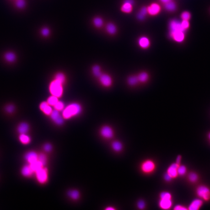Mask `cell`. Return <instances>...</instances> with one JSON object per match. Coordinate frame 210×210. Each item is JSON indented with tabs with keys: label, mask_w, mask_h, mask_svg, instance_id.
Masks as SVG:
<instances>
[{
	"label": "cell",
	"mask_w": 210,
	"mask_h": 210,
	"mask_svg": "<svg viewBox=\"0 0 210 210\" xmlns=\"http://www.w3.org/2000/svg\"><path fill=\"white\" fill-rule=\"evenodd\" d=\"M161 2H162V3L165 4L167 3V2H170V1H171L172 0H159Z\"/></svg>",
	"instance_id": "cell-50"
},
{
	"label": "cell",
	"mask_w": 210,
	"mask_h": 210,
	"mask_svg": "<svg viewBox=\"0 0 210 210\" xmlns=\"http://www.w3.org/2000/svg\"><path fill=\"white\" fill-rule=\"evenodd\" d=\"M147 9L148 14L153 16L159 14L161 11L160 6L158 4L155 3L150 5Z\"/></svg>",
	"instance_id": "cell-9"
},
{
	"label": "cell",
	"mask_w": 210,
	"mask_h": 210,
	"mask_svg": "<svg viewBox=\"0 0 210 210\" xmlns=\"http://www.w3.org/2000/svg\"><path fill=\"white\" fill-rule=\"evenodd\" d=\"M51 149H52V147H51V145L49 144H47L44 146V149L46 152H50L51 150Z\"/></svg>",
	"instance_id": "cell-46"
},
{
	"label": "cell",
	"mask_w": 210,
	"mask_h": 210,
	"mask_svg": "<svg viewBox=\"0 0 210 210\" xmlns=\"http://www.w3.org/2000/svg\"><path fill=\"white\" fill-rule=\"evenodd\" d=\"M113 149L116 152H120L122 149V145L121 142L118 141H115L112 144Z\"/></svg>",
	"instance_id": "cell-33"
},
{
	"label": "cell",
	"mask_w": 210,
	"mask_h": 210,
	"mask_svg": "<svg viewBox=\"0 0 210 210\" xmlns=\"http://www.w3.org/2000/svg\"><path fill=\"white\" fill-rule=\"evenodd\" d=\"M53 107L55 109L60 112L64 110L65 107V105L63 102L58 100V101Z\"/></svg>",
	"instance_id": "cell-35"
},
{
	"label": "cell",
	"mask_w": 210,
	"mask_h": 210,
	"mask_svg": "<svg viewBox=\"0 0 210 210\" xmlns=\"http://www.w3.org/2000/svg\"><path fill=\"white\" fill-rule=\"evenodd\" d=\"M137 206L139 209H143L145 207V203L143 201L141 200V201H138V202H137Z\"/></svg>",
	"instance_id": "cell-44"
},
{
	"label": "cell",
	"mask_w": 210,
	"mask_h": 210,
	"mask_svg": "<svg viewBox=\"0 0 210 210\" xmlns=\"http://www.w3.org/2000/svg\"><path fill=\"white\" fill-rule=\"evenodd\" d=\"M196 193L201 199L208 201L210 199V189L206 185H201L197 188Z\"/></svg>",
	"instance_id": "cell-3"
},
{
	"label": "cell",
	"mask_w": 210,
	"mask_h": 210,
	"mask_svg": "<svg viewBox=\"0 0 210 210\" xmlns=\"http://www.w3.org/2000/svg\"><path fill=\"white\" fill-rule=\"evenodd\" d=\"M172 179V178L169 175L168 173H166L164 175V179H165V180L167 181H169L171 180V179Z\"/></svg>",
	"instance_id": "cell-48"
},
{
	"label": "cell",
	"mask_w": 210,
	"mask_h": 210,
	"mask_svg": "<svg viewBox=\"0 0 210 210\" xmlns=\"http://www.w3.org/2000/svg\"><path fill=\"white\" fill-rule=\"evenodd\" d=\"M107 32L110 35H113L116 33L117 28L115 25L113 23H109L106 27Z\"/></svg>",
	"instance_id": "cell-23"
},
{
	"label": "cell",
	"mask_w": 210,
	"mask_h": 210,
	"mask_svg": "<svg viewBox=\"0 0 210 210\" xmlns=\"http://www.w3.org/2000/svg\"><path fill=\"white\" fill-rule=\"evenodd\" d=\"M165 8L167 11L169 12H174L176 9L177 6L176 4L171 1L165 4Z\"/></svg>",
	"instance_id": "cell-24"
},
{
	"label": "cell",
	"mask_w": 210,
	"mask_h": 210,
	"mask_svg": "<svg viewBox=\"0 0 210 210\" xmlns=\"http://www.w3.org/2000/svg\"><path fill=\"white\" fill-rule=\"evenodd\" d=\"M138 80L141 83H144L148 80V75L146 72H142L139 74V75L137 76Z\"/></svg>",
	"instance_id": "cell-30"
},
{
	"label": "cell",
	"mask_w": 210,
	"mask_h": 210,
	"mask_svg": "<svg viewBox=\"0 0 210 210\" xmlns=\"http://www.w3.org/2000/svg\"><path fill=\"white\" fill-rule=\"evenodd\" d=\"M49 89L51 95L61 98L64 93L63 84L54 79L50 83Z\"/></svg>",
	"instance_id": "cell-2"
},
{
	"label": "cell",
	"mask_w": 210,
	"mask_h": 210,
	"mask_svg": "<svg viewBox=\"0 0 210 210\" xmlns=\"http://www.w3.org/2000/svg\"><path fill=\"white\" fill-rule=\"evenodd\" d=\"M58 98L55 96L51 95L48 98L46 102H47L49 105L51 106H54L58 101Z\"/></svg>",
	"instance_id": "cell-28"
},
{
	"label": "cell",
	"mask_w": 210,
	"mask_h": 210,
	"mask_svg": "<svg viewBox=\"0 0 210 210\" xmlns=\"http://www.w3.org/2000/svg\"><path fill=\"white\" fill-rule=\"evenodd\" d=\"M19 141L23 145H27L31 141L30 137L27 134H20L19 137Z\"/></svg>",
	"instance_id": "cell-21"
},
{
	"label": "cell",
	"mask_w": 210,
	"mask_h": 210,
	"mask_svg": "<svg viewBox=\"0 0 210 210\" xmlns=\"http://www.w3.org/2000/svg\"><path fill=\"white\" fill-rule=\"evenodd\" d=\"M188 179L191 183L196 182L198 179V175L195 172L190 173L188 175Z\"/></svg>",
	"instance_id": "cell-36"
},
{
	"label": "cell",
	"mask_w": 210,
	"mask_h": 210,
	"mask_svg": "<svg viewBox=\"0 0 210 210\" xmlns=\"http://www.w3.org/2000/svg\"><path fill=\"white\" fill-rule=\"evenodd\" d=\"M69 196L73 199L76 200L79 197V193L76 190H72L69 192Z\"/></svg>",
	"instance_id": "cell-39"
},
{
	"label": "cell",
	"mask_w": 210,
	"mask_h": 210,
	"mask_svg": "<svg viewBox=\"0 0 210 210\" xmlns=\"http://www.w3.org/2000/svg\"><path fill=\"white\" fill-rule=\"evenodd\" d=\"M179 165V164L176 163H173L168 168L167 170V173H168L172 178H176L178 175V168Z\"/></svg>",
	"instance_id": "cell-14"
},
{
	"label": "cell",
	"mask_w": 210,
	"mask_h": 210,
	"mask_svg": "<svg viewBox=\"0 0 210 210\" xmlns=\"http://www.w3.org/2000/svg\"><path fill=\"white\" fill-rule=\"evenodd\" d=\"M92 71L93 74L95 77L99 78L102 74L101 68L99 65H96L93 66L92 69Z\"/></svg>",
	"instance_id": "cell-27"
},
{
	"label": "cell",
	"mask_w": 210,
	"mask_h": 210,
	"mask_svg": "<svg viewBox=\"0 0 210 210\" xmlns=\"http://www.w3.org/2000/svg\"><path fill=\"white\" fill-rule=\"evenodd\" d=\"M35 173L37 179L39 183L43 184L46 182L48 179L47 170L46 169L43 167Z\"/></svg>",
	"instance_id": "cell-5"
},
{
	"label": "cell",
	"mask_w": 210,
	"mask_h": 210,
	"mask_svg": "<svg viewBox=\"0 0 210 210\" xmlns=\"http://www.w3.org/2000/svg\"><path fill=\"white\" fill-rule=\"evenodd\" d=\"M25 158L29 164L37 161L38 159V155L35 152L31 151L27 152L25 156Z\"/></svg>",
	"instance_id": "cell-12"
},
{
	"label": "cell",
	"mask_w": 210,
	"mask_h": 210,
	"mask_svg": "<svg viewBox=\"0 0 210 210\" xmlns=\"http://www.w3.org/2000/svg\"><path fill=\"white\" fill-rule=\"evenodd\" d=\"M185 32L179 31L170 32V35L174 41L178 43H181L185 39Z\"/></svg>",
	"instance_id": "cell-8"
},
{
	"label": "cell",
	"mask_w": 210,
	"mask_h": 210,
	"mask_svg": "<svg viewBox=\"0 0 210 210\" xmlns=\"http://www.w3.org/2000/svg\"><path fill=\"white\" fill-rule=\"evenodd\" d=\"M93 23L94 26L97 28H101L104 24L103 19L100 17H95L93 19Z\"/></svg>",
	"instance_id": "cell-25"
},
{
	"label": "cell",
	"mask_w": 210,
	"mask_h": 210,
	"mask_svg": "<svg viewBox=\"0 0 210 210\" xmlns=\"http://www.w3.org/2000/svg\"><path fill=\"white\" fill-rule=\"evenodd\" d=\"M133 0H125L121 7V11L125 13H130L132 12Z\"/></svg>",
	"instance_id": "cell-11"
},
{
	"label": "cell",
	"mask_w": 210,
	"mask_h": 210,
	"mask_svg": "<svg viewBox=\"0 0 210 210\" xmlns=\"http://www.w3.org/2000/svg\"><path fill=\"white\" fill-rule=\"evenodd\" d=\"M82 110L80 104L76 102L72 103L65 107L62 111V116L64 119L68 120L78 116L82 112Z\"/></svg>",
	"instance_id": "cell-1"
},
{
	"label": "cell",
	"mask_w": 210,
	"mask_h": 210,
	"mask_svg": "<svg viewBox=\"0 0 210 210\" xmlns=\"http://www.w3.org/2000/svg\"><path fill=\"white\" fill-rule=\"evenodd\" d=\"M29 127L27 123H22L18 126V132L20 134H26L29 131Z\"/></svg>",
	"instance_id": "cell-20"
},
{
	"label": "cell",
	"mask_w": 210,
	"mask_h": 210,
	"mask_svg": "<svg viewBox=\"0 0 210 210\" xmlns=\"http://www.w3.org/2000/svg\"><path fill=\"white\" fill-rule=\"evenodd\" d=\"M106 210H115V209L113 208V207H108V208L106 209Z\"/></svg>",
	"instance_id": "cell-51"
},
{
	"label": "cell",
	"mask_w": 210,
	"mask_h": 210,
	"mask_svg": "<svg viewBox=\"0 0 210 210\" xmlns=\"http://www.w3.org/2000/svg\"><path fill=\"white\" fill-rule=\"evenodd\" d=\"M55 79L57 80L62 84H64L66 80V76L62 72H58L55 76Z\"/></svg>",
	"instance_id": "cell-32"
},
{
	"label": "cell",
	"mask_w": 210,
	"mask_h": 210,
	"mask_svg": "<svg viewBox=\"0 0 210 210\" xmlns=\"http://www.w3.org/2000/svg\"><path fill=\"white\" fill-rule=\"evenodd\" d=\"M181 157L180 155L178 156L176 159V163L179 165L181 161Z\"/></svg>",
	"instance_id": "cell-49"
},
{
	"label": "cell",
	"mask_w": 210,
	"mask_h": 210,
	"mask_svg": "<svg viewBox=\"0 0 210 210\" xmlns=\"http://www.w3.org/2000/svg\"><path fill=\"white\" fill-rule=\"evenodd\" d=\"M159 207L163 209L167 210L171 208L172 205L171 199H161L159 203Z\"/></svg>",
	"instance_id": "cell-17"
},
{
	"label": "cell",
	"mask_w": 210,
	"mask_h": 210,
	"mask_svg": "<svg viewBox=\"0 0 210 210\" xmlns=\"http://www.w3.org/2000/svg\"><path fill=\"white\" fill-rule=\"evenodd\" d=\"M138 44L140 47L143 49H147L150 45V41L146 37L142 36L139 39Z\"/></svg>",
	"instance_id": "cell-18"
},
{
	"label": "cell",
	"mask_w": 210,
	"mask_h": 210,
	"mask_svg": "<svg viewBox=\"0 0 210 210\" xmlns=\"http://www.w3.org/2000/svg\"><path fill=\"white\" fill-rule=\"evenodd\" d=\"M102 136L105 138L110 139L113 136V131L110 126H105L102 128L101 131Z\"/></svg>",
	"instance_id": "cell-15"
},
{
	"label": "cell",
	"mask_w": 210,
	"mask_h": 210,
	"mask_svg": "<svg viewBox=\"0 0 210 210\" xmlns=\"http://www.w3.org/2000/svg\"><path fill=\"white\" fill-rule=\"evenodd\" d=\"M148 13L147 9L146 7H143L140 10L139 13L137 15V17L140 20H143Z\"/></svg>",
	"instance_id": "cell-31"
},
{
	"label": "cell",
	"mask_w": 210,
	"mask_h": 210,
	"mask_svg": "<svg viewBox=\"0 0 210 210\" xmlns=\"http://www.w3.org/2000/svg\"><path fill=\"white\" fill-rule=\"evenodd\" d=\"M14 6L19 9H23L25 8L27 5L26 0H16L14 1Z\"/></svg>",
	"instance_id": "cell-22"
},
{
	"label": "cell",
	"mask_w": 210,
	"mask_h": 210,
	"mask_svg": "<svg viewBox=\"0 0 210 210\" xmlns=\"http://www.w3.org/2000/svg\"><path fill=\"white\" fill-rule=\"evenodd\" d=\"M38 160L44 166L46 164L47 162V158L46 156L44 154H40L38 155Z\"/></svg>",
	"instance_id": "cell-42"
},
{
	"label": "cell",
	"mask_w": 210,
	"mask_h": 210,
	"mask_svg": "<svg viewBox=\"0 0 210 210\" xmlns=\"http://www.w3.org/2000/svg\"><path fill=\"white\" fill-rule=\"evenodd\" d=\"M203 205V201L201 199L197 198L193 200L188 206L190 210H198Z\"/></svg>",
	"instance_id": "cell-16"
},
{
	"label": "cell",
	"mask_w": 210,
	"mask_h": 210,
	"mask_svg": "<svg viewBox=\"0 0 210 210\" xmlns=\"http://www.w3.org/2000/svg\"><path fill=\"white\" fill-rule=\"evenodd\" d=\"M99 78L100 83L104 87H109L112 84V79L109 75L102 74Z\"/></svg>",
	"instance_id": "cell-10"
},
{
	"label": "cell",
	"mask_w": 210,
	"mask_h": 210,
	"mask_svg": "<svg viewBox=\"0 0 210 210\" xmlns=\"http://www.w3.org/2000/svg\"><path fill=\"white\" fill-rule=\"evenodd\" d=\"M180 23L183 29L185 30L188 29L190 27V24L188 20H183L180 22Z\"/></svg>",
	"instance_id": "cell-43"
},
{
	"label": "cell",
	"mask_w": 210,
	"mask_h": 210,
	"mask_svg": "<svg viewBox=\"0 0 210 210\" xmlns=\"http://www.w3.org/2000/svg\"><path fill=\"white\" fill-rule=\"evenodd\" d=\"M160 197V199H169L172 198V195L169 192L164 191V192H162L161 193Z\"/></svg>",
	"instance_id": "cell-40"
},
{
	"label": "cell",
	"mask_w": 210,
	"mask_h": 210,
	"mask_svg": "<svg viewBox=\"0 0 210 210\" xmlns=\"http://www.w3.org/2000/svg\"><path fill=\"white\" fill-rule=\"evenodd\" d=\"M191 17V14L188 12H184L181 14V18L183 20L189 21Z\"/></svg>",
	"instance_id": "cell-41"
},
{
	"label": "cell",
	"mask_w": 210,
	"mask_h": 210,
	"mask_svg": "<svg viewBox=\"0 0 210 210\" xmlns=\"http://www.w3.org/2000/svg\"><path fill=\"white\" fill-rule=\"evenodd\" d=\"M14 107L12 105H9L7 106L6 108V110L8 113H12V112L14 110Z\"/></svg>",
	"instance_id": "cell-47"
},
{
	"label": "cell",
	"mask_w": 210,
	"mask_h": 210,
	"mask_svg": "<svg viewBox=\"0 0 210 210\" xmlns=\"http://www.w3.org/2000/svg\"><path fill=\"white\" fill-rule=\"evenodd\" d=\"M155 168V163L153 161L147 159L144 161L141 165V169L144 173L149 174L154 171Z\"/></svg>",
	"instance_id": "cell-4"
},
{
	"label": "cell",
	"mask_w": 210,
	"mask_h": 210,
	"mask_svg": "<svg viewBox=\"0 0 210 210\" xmlns=\"http://www.w3.org/2000/svg\"><path fill=\"white\" fill-rule=\"evenodd\" d=\"M4 58L7 61L9 62H13L16 59L15 54L12 52H8L4 55Z\"/></svg>",
	"instance_id": "cell-29"
},
{
	"label": "cell",
	"mask_w": 210,
	"mask_h": 210,
	"mask_svg": "<svg viewBox=\"0 0 210 210\" xmlns=\"http://www.w3.org/2000/svg\"><path fill=\"white\" fill-rule=\"evenodd\" d=\"M174 209L175 210H187V208L182 205H178L174 207Z\"/></svg>",
	"instance_id": "cell-45"
},
{
	"label": "cell",
	"mask_w": 210,
	"mask_h": 210,
	"mask_svg": "<svg viewBox=\"0 0 210 210\" xmlns=\"http://www.w3.org/2000/svg\"><path fill=\"white\" fill-rule=\"evenodd\" d=\"M51 120L58 125H62L64 123V118L58 110L54 109L50 115Z\"/></svg>",
	"instance_id": "cell-7"
},
{
	"label": "cell",
	"mask_w": 210,
	"mask_h": 210,
	"mask_svg": "<svg viewBox=\"0 0 210 210\" xmlns=\"http://www.w3.org/2000/svg\"><path fill=\"white\" fill-rule=\"evenodd\" d=\"M187 169L185 165H179L178 168V175H183L186 174Z\"/></svg>",
	"instance_id": "cell-38"
},
{
	"label": "cell",
	"mask_w": 210,
	"mask_h": 210,
	"mask_svg": "<svg viewBox=\"0 0 210 210\" xmlns=\"http://www.w3.org/2000/svg\"><path fill=\"white\" fill-rule=\"evenodd\" d=\"M169 27L170 29V32L179 31H185V30H184L182 27L180 22L176 19H173L169 23Z\"/></svg>",
	"instance_id": "cell-6"
},
{
	"label": "cell",
	"mask_w": 210,
	"mask_h": 210,
	"mask_svg": "<svg viewBox=\"0 0 210 210\" xmlns=\"http://www.w3.org/2000/svg\"><path fill=\"white\" fill-rule=\"evenodd\" d=\"M29 165L34 173L37 170H39V169L43 168L44 166V165L38 160L31 163V164H29Z\"/></svg>",
	"instance_id": "cell-26"
},
{
	"label": "cell",
	"mask_w": 210,
	"mask_h": 210,
	"mask_svg": "<svg viewBox=\"0 0 210 210\" xmlns=\"http://www.w3.org/2000/svg\"><path fill=\"white\" fill-rule=\"evenodd\" d=\"M209 139L210 140V133H209Z\"/></svg>",
	"instance_id": "cell-52"
},
{
	"label": "cell",
	"mask_w": 210,
	"mask_h": 210,
	"mask_svg": "<svg viewBox=\"0 0 210 210\" xmlns=\"http://www.w3.org/2000/svg\"><path fill=\"white\" fill-rule=\"evenodd\" d=\"M39 108L45 115L48 116H50L53 110L52 106L49 105L47 102L46 101L42 102L39 105Z\"/></svg>",
	"instance_id": "cell-13"
},
{
	"label": "cell",
	"mask_w": 210,
	"mask_h": 210,
	"mask_svg": "<svg viewBox=\"0 0 210 210\" xmlns=\"http://www.w3.org/2000/svg\"><path fill=\"white\" fill-rule=\"evenodd\" d=\"M34 172L32 170L29 165H25L22 168L21 173L23 176L25 177H29L34 174Z\"/></svg>",
	"instance_id": "cell-19"
},
{
	"label": "cell",
	"mask_w": 210,
	"mask_h": 210,
	"mask_svg": "<svg viewBox=\"0 0 210 210\" xmlns=\"http://www.w3.org/2000/svg\"><path fill=\"white\" fill-rule=\"evenodd\" d=\"M139 82L138 80L137 76H132L130 77L128 79V83L131 86H134L137 84V83Z\"/></svg>",
	"instance_id": "cell-34"
},
{
	"label": "cell",
	"mask_w": 210,
	"mask_h": 210,
	"mask_svg": "<svg viewBox=\"0 0 210 210\" xmlns=\"http://www.w3.org/2000/svg\"><path fill=\"white\" fill-rule=\"evenodd\" d=\"M40 34L44 37H47L50 34V30L48 28L44 27L40 30Z\"/></svg>",
	"instance_id": "cell-37"
}]
</instances>
